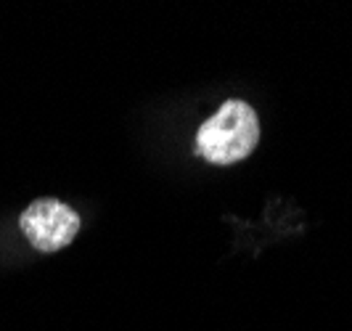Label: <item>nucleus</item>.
Masks as SVG:
<instances>
[{
  "mask_svg": "<svg viewBox=\"0 0 352 331\" xmlns=\"http://www.w3.org/2000/svg\"><path fill=\"white\" fill-rule=\"evenodd\" d=\"M260 140L257 114L247 101H226L199 127L196 151L212 164H233L247 159Z\"/></svg>",
  "mask_w": 352,
  "mask_h": 331,
  "instance_id": "f257e3e1",
  "label": "nucleus"
},
{
  "mask_svg": "<svg viewBox=\"0 0 352 331\" xmlns=\"http://www.w3.org/2000/svg\"><path fill=\"white\" fill-rule=\"evenodd\" d=\"M19 226L27 242L40 252H56L72 244L80 231V217L72 207L56 199H37L21 212Z\"/></svg>",
  "mask_w": 352,
  "mask_h": 331,
  "instance_id": "f03ea898",
  "label": "nucleus"
}]
</instances>
